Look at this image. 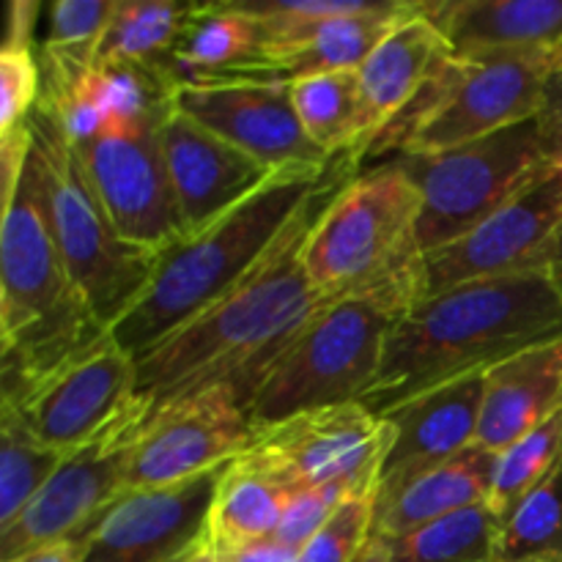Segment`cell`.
Wrapping results in <instances>:
<instances>
[{
	"label": "cell",
	"mask_w": 562,
	"mask_h": 562,
	"mask_svg": "<svg viewBox=\"0 0 562 562\" xmlns=\"http://www.w3.org/2000/svg\"><path fill=\"white\" fill-rule=\"evenodd\" d=\"M562 338V300L549 274L481 280L426 296L395 322L362 406H395L483 376L510 357Z\"/></svg>",
	"instance_id": "cell-2"
},
{
	"label": "cell",
	"mask_w": 562,
	"mask_h": 562,
	"mask_svg": "<svg viewBox=\"0 0 562 562\" xmlns=\"http://www.w3.org/2000/svg\"><path fill=\"white\" fill-rule=\"evenodd\" d=\"M483 390L486 373L428 390L382 415L393 426V442L379 470L376 492L470 450L477 439Z\"/></svg>",
	"instance_id": "cell-19"
},
{
	"label": "cell",
	"mask_w": 562,
	"mask_h": 562,
	"mask_svg": "<svg viewBox=\"0 0 562 562\" xmlns=\"http://www.w3.org/2000/svg\"><path fill=\"white\" fill-rule=\"evenodd\" d=\"M420 190L393 159L351 176L302 241V269L327 302L376 296L412 311L426 296Z\"/></svg>",
	"instance_id": "cell-4"
},
{
	"label": "cell",
	"mask_w": 562,
	"mask_h": 562,
	"mask_svg": "<svg viewBox=\"0 0 562 562\" xmlns=\"http://www.w3.org/2000/svg\"><path fill=\"white\" fill-rule=\"evenodd\" d=\"M453 53L437 22L415 3V11L398 22L376 49L357 69L360 75V137L349 165L360 162L379 132L409 108L420 88L431 80L448 55Z\"/></svg>",
	"instance_id": "cell-20"
},
{
	"label": "cell",
	"mask_w": 562,
	"mask_h": 562,
	"mask_svg": "<svg viewBox=\"0 0 562 562\" xmlns=\"http://www.w3.org/2000/svg\"><path fill=\"white\" fill-rule=\"evenodd\" d=\"M344 162L324 170H280L261 190L168 247L140 300L110 327L121 349L143 355L245 280Z\"/></svg>",
	"instance_id": "cell-3"
},
{
	"label": "cell",
	"mask_w": 562,
	"mask_h": 562,
	"mask_svg": "<svg viewBox=\"0 0 562 562\" xmlns=\"http://www.w3.org/2000/svg\"><path fill=\"white\" fill-rule=\"evenodd\" d=\"M404 307L376 296L324 305L258 368L241 390L252 428L324 406L362 404Z\"/></svg>",
	"instance_id": "cell-6"
},
{
	"label": "cell",
	"mask_w": 562,
	"mask_h": 562,
	"mask_svg": "<svg viewBox=\"0 0 562 562\" xmlns=\"http://www.w3.org/2000/svg\"><path fill=\"white\" fill-rule=\"evenodd\" d=\"M64 459L66 453L42 442L16 412L0 406V527L47 486Z\"/></svg>",
	"instance_id": "cell-30"
},
{
	"label": "cell",
	"mask_w": 562,
	"mask_h": 562,
	"mask_svg": "<svg viewBox=\"0 0 562 562\" xmlns=\"http://www.w3.org/2000/svg\"><path fill=\"white\" fill-rule=\"evenodd\" d=\"M258 53V22L231 3L192 5L170 53V82H206L250 64Z\"/></svg>",
	"instance_id": "cell-25"
},
{
	"label": "cell",
	"mask_w": 562,
	"mask_h": 562,
	"mask_svg": "<svg viewBox=\"0 0 562 562\" xmlns=\"http://www.w3.org/2000/svg\"><path fill=\"white\" fill-rule=\"evenodd\" d=\"M143 415L140 404L132 401L99 437L66 453L47 486L0 527V562L82 538L97 525L99 516L126 492V459Z\"/></svg>",
	"instance_id": "cell-11"
},
{
	"label": "cell",
	"mask_w": 562,
	"mask_h": 562,
	"mask_svg": "<svg viewBox=\"0 0 562 562\" xmlns=\"http://www.w3.org/2000/svg\"><path fill=\"white\" fill-rule=\"evenodd\" d=\"M168 110L170 104L146 119L110 124L86 146H77L88 179L121 236L159 256L187 236L159 146V126Z\"/></svg>",
	"instance_id": "cell-13"
},
{
	"label": "cell",
	"mask_w": 562,
	"mask_h": 562,
	"mask_svg": "<svg viewBox=\"0 0 562 562\" xmlns=\"http://www.w3.org/2000/svg\"><path fill=\"white\" fill-rule=\"evenodd\" d=\"M82 558H86V538H69L22 554L14 562H82Z\"/></svg>",
	"instance_id": "cell-37"
},
{
	"label": "cell",
	"mask_w": 562,
	"mask_h": 562,
	"mask_svg": "<svg viewBox=\"0 0 562 562\" xmlns=\"http://www.w3.org/2000/svg\"><path fill=\"white\" fill-rule=\"evenodd\" d=\"M376 492L355 494L346 499L333 519L296 554V562H355L373 536Z\"/></svg>",
	"instance_id": "cell-33"
},
{
	"label": "cell",
	"mask_w": 562,
	"mask_h": 562,
	"mask_svg": "<svg viewBox=\"0 0 562 562\" xmlns=\"http://www.w3.org/2000/svg\"><path fill=\"white\" fill-rule=\"evenodd\" d=\"M170 104L274 173L333 165V157L302 130L289 86L252 80L179 82L170 91Z\"/></svg>",
	"instance_id": "cell-16"
},
{
	"label": "cell",
	"mask_w": 562,
	"mask_h": 562,
	"mask_svg": "<svg viewBox=\"0 0 562 562\" xmlns=\"http://www.w3.org/2000/svg\"><path fill=\"white\" fill-rule=\"evenodd\" d=\"M499 519L486 503L390 541V562H494Z\"/></svg>",
	"instance_id": "cell-28"
},
{
	"label": "cell",
	"mask_w": 562,
	"mask_h": 562,
	"mask_svg": "<svg viewBox=\"0 0 562 562\" xmlns=\"http://www.w3.org/2000/svg\"><path fill=\"white\" fill-rule=\"evenodd\" d=\"M220 560L223 562H296V552H291L289 547H283V543L274 541V538H267V541L247 543V547L220 552Z\"/></svg>",
	"instance_id": "cell-36"
},
{
	"label": "cell",
	"mask_w": 562,
	"mask_h": 562,
	"mask_svg": "<svg viewBox=\"0 0 562 562\" xmlns=\"http://www.w3.org/2000/svg\"><path fill=\"white\" fill-rule=\"evenodd\" d=\"M355 562H390V541L371 536Z\"/></svg>",
	"instance_id": "cell-40"
},
{
	"label": "cell",
	"mask_w": 562,
	"mask_h": 562,
	"mask_svg": "<svg viewBox=\"0 0 562 562\" xmlns=\"http://www.w3.org/2000/svg\"><path fill=\"white\" fill-rule=\"evenodd\" d=\"M558 412H562V338L521 351L486 373L475 445L497 456Z\"/></svg>",
	"instance_id": "cell-23"
},
{
	"label": "cell",
	"mask_w": 562,
	"mask_h": 562,
	"mask_svg": "<svg viewBox=\"0 0 562 562\" xmlns=\"http://www.w3.org/2000/svg\"><path fill=\"white\" fill-rule=\"evenodd\" d=\"M104 333L55 245L31 151L0 228V393L36 382Z\"/></svg>",
	"instance_id": "cell-5"
},
{
	"label": "cell",
	"mask_w": 562,
	"mask_h": 562,
	"mask_svg": "<svg viewBox=\"0 0 562 562\" xmlns=\"http://www.w3.org/2000/svg\"><path fill=\"white\" fill-rule=\"evenodd\" d=\"M560 53H497L461 58L445 102L401 157H431L543 113Z\"/></svg>",
	"instance_id": "cell-15"
},
{
	"label": "cell",
	"mask_w": 562,
	"mask_h": 562,
	"mask_svg": "<svg viewBox=\"0 0 562 562\" xmlns=\"http://www.w3.org/2000/svg\"><path fill=\"white\" fill-rule=\"evenodd\" d=\"M349 497H355V494L335 486L300 488V492L291 494L283 516H280L274 541H280L283 547H289L291 552L300 554L302 549L313 541V536L333 519L335 510H338Z\"/></svg>",
	"instance_id": "cell-35"
},
{
	"label": "cell",
	"mask_w": 562,
	"mask_h": 562,
	"mask_svg": "<svg viewBox=\"0 0 562 562\" xmlns=\"http://www.w3.org/2000/svg\"><path fill=\"white\" fill-rule=\"evenodd\" d=\"M547 274H549V280H552L554 289H558V294H560V300H562V225H560L558 236H554V245H552V256H549Z\"/></svg>",
	"instance_id": "cell-41"
},
{
	"label": "cell",
	"mask_w": 562,
	"mask_h": 562,
	"mask_svg": "<svg viewBox=\"0 0 562 562\" xmlns=\"http://www.w3.org/2000/svg\"><path fill=\"white\" fill-rule=\"evenodd\" d=\"M31 132L55 245L82 300L110 329L148 289L159 252L121 236L88 179L77 146L38 104Z\"/></svg>",
	"instance_id": "cell-7"
},
{
	"label": "cell",
	"mask_w": 562,
	"mask_h": 562,
	"mask_svg": "<svg viewBox=\"0 0 562 562\" xmlns=\"http://www.w3.org/2000/svg\"><path fill=\"white\" fill-rule=\"evenodd\" d=\"M494 562H562V459L503 519Z\"/></svg>",
	"instance_id": "cell-29"
},
{
	"label": "cell",
	"mask_w": 562,
	"mask_h": 562,
	"mask_svg": "<svg viewBox=\"0 0 562 562\" xmlns=\"http://www.w3.org/2000/svg\"><path fill=\"white\" fill-rule=\"evenodd\" d=\"M135 357L108 329L36 382L0 393V406L16 412L49 448L71 453L99 437L135 401Z\"/></svg>",
	"instance_id": "cell-12"
},
{
	"label": "cell",
	"mask_w": 562,
	"mask_h": 562,
	"mask_svg": "<svg viewBox=\"0 0 562 562\" xmlns=\"http://www.w3.org/2000/svg\"><path fill=\"white\" fill-rule=\"evenodd\" d=\"M195 3L119 0L115 14L93 49L91 66H148L162 69L170 60L181 27Z\"/></svg>",
	"instance_id": "cell-26"
},
{
	"label": "cell",
	"mask_w": 562,
	"mask_h": 562,
	"mask_svg": "<svg viewBox=\"0 0 562 562\" xmlns=\"http://www.w3.org/2000/svg\"><path fill=\"white\" fill-rule=\"evenodd\" d=\"M554 86H558L560 91H562V49H560V55H558V75H554Z\"/></svg>",
	"instance_id": "cell-42"
},
{
	"label": "cell",
	"mask_w": 562,
	"mask_h": 562,
	"mask_svg": "<svg viewBox=\"0 0 562 562\" xmlns=\"http://www.w3.org/2000/svg\"><path fill=\"white\" fill-rule=\"evenodd\" d=\"M176 562H223V560H220V552L212 543V538H209V532H203L201 541H198L184 558H179Z\"/></svg>",
	"instance_id": "cell-39"
},
{
	"label": "cell",
	"mask_w": 562,
	"mask_h": 562,
	"mask_svg": "<svg viewBox=\"0 0 562 562\" xmlns=\"http://www.w3.org/2000/svg\"><path fill=\"white\" fill-rule=\"evenodd\" d=\"M562 459V412L497 453L486 505L505 519Z\"/></svg>",
	"instance_id": "cell-31"
},
{
	"label": "cell",
	"mask_w": 562,
	"mask_h": 562,
	"mask_svg": "<svg viewBox=\"0 0 562 562\" xmlns=\"http://www.w3.org/2000/svg\"><path fill=\"white\" fill-rule=\"evenodd\" d=\"M294 488L247 456L223 467L209 508L206 532L220 552L274 538Z\"/></svg>",
	"instance_id": "cell-24"
},
{
	"label": "cell",
	"mask_w": 562,
	"mask_h": 562,
	"mask_svg": "<svg viewBox=\"0 0 562 562\" xmlns=\"http://www.w3.org/2000/svg\"><path fill=\"white\" fill-rule=\"evenodd\" d=\"M393 426L362 404L324 406L252 428L245 453L294 492L335 486L349 494L376 492Z\"/></svg>",
	"instance_id": "cell-9"
},
{
	"label": "cell",
	"mask_w": 562,
	"mask_h": 562,
	"mask_svg": "<svg viewBox=\"0 0 562 562\" xmlns=\"http://www.w3.org/2000/svg\"><path fill=\"white\" fill-rule=\"evenodd\" d=\"M346 168L349 159L300 209L245 280L184 327L135 357V401L143 412L220 382L234 384L236 393H241L261 362L269 360L294 329L329 305L302 269V241L335 192L351 179H338Z\"/></svg>",
	"instance_id": "cell-1"
},
{
	"label": "cell",
	"mask_w": 562,
	"mask_h": 562,
	"mask_svg": "<svg viewBox=\"0 0 562 562\" xmlns=\"http://www.w3.org/2000/svg\"><path fill=\"white\" fill-rule=\"evenodd\" d=\"M494 461L497 456L481 445H472L470 450L442 464L428 467L395 486L376 492L373 536L398 541L445 516L483 505L492 492Z\"/></svg>",
	"instance_id": "cell-22"
},
{
	"label": "cell",
	"mask_w": 562,
	"mask_h": 562,
	"mask_svg": "<svg viewBox=\"0 0 562 562\" xmlns=\"http://www.w3.org/2000/svg\"><path fill=\"white\" fill-rule=\"evenodd\" d=\"M291 102L305 135L329 157H349L360 137V75L324 71L291 82Z\"/></svg>",
	"instance_id": "cell-27"
},
{
	"label": "cell",
	"mask_w": 562,
	"mask_h": 562,
	"mask_svg": "<svg viewBox=\"0 0 562 562\" xmlns=\"http://www.w3.org/2000/svg\"><path fill=\"white\" fill-rule=\"evenodd\" d=\"M423 11L459 58L562 49V0H445Z\"/></svg>",
	"instance_id": "cell-21"
},
{
	"label": "cell",
	"mask_w": 562,
	"mask_h": 562,
	"mask_svg": "<svg viewBox=\"0 0 562 562\" xmlns=\"http://www.w3.org/2000/svg\"><path fill=\"white\" fill-rule=\"evenodd\" d=\"M159 146L187 234L234 209L274 176L267 165L187 119L173 104L159 126Z\"/></svg>",
	"instance_id": "cell-18"
},
{
	"label": "cell",
	"mask_w": 562,
	"mask_h": 562,
	"mask_svg": "<svg viewBox=\"0 0 562 562\" xmlns=\"http://www.w3.org/2000/svg\"><path fill=\"white\" fill-rule=\"evenodd\" d=\"M119 0H55L47 9V36L42 53L91 64Z\"/></svg>",
	"instance_id": "cell-32"
},
{
	"label": "cell",
	"mask_w": 562,
	"mask_h": 562,
	"mask_svg": "<svg viewBox=\"0 0 562 562\" xmlns=\"http://www.w3.org/2000/svg\"><path fill=\"white\" fill-rule=\"evenodd\" d=\"M543 115L549 121V130L554 135V146H558V157L562 159V91L554 86L552 80V91H549V102L543 108Z\"/></svg>",
	"instance_id": "cell-38"
},
{
	"label": "cell",
	"mask_w": 562,
	"mask_h": 562,
	"mask_svg": "<svg viewBox=\"0 0 562 562\" xmlns=\"http://www.w3.org/2000/svg\"><path fill=\"white\" fill-rule=\"evenodd\" d=\"M42 99V60L33 44L3 42L0 47V137L31 121Z\"/></svg>",
	"instance_id": "cell-34"
},
{
	"label": "cell",
	"mask_w": 562,
	"mask_h": 562,
	"mask_svg": "<svg viewBox=\"0 0 562 562\" xmlns=\"http://www.w3.org/2000/svg\"><path fill=\"white\" fill-rule=\"evenodd\" d=\"M220 472L168 488L126 492L86 532L82 562H176L206 532Z\"/></svg>",
	"instance_id": "cell-17"
},
{
	"label": "cell",
	"mask_w": 562,
	"mask_h": 562,
	"mask_svg": "<svg viewBox=\"0 0 562 562\" xmlns=\"http://www.w3.org/2000/svg\"><path fill=\"white\" fill-rule=\"evenodd\" d=\"M250 437V415L234 384H209L165 401L137 423L126 459V492L179 486L223 470L245 453Z\"/></svg>",
	"instance_id": "cell-10"
},
{
	"label": "cell",
	"mask_w": 562,
	"mask_h": 562,
	"mask_svg": "<svg viewBox=\"0 0 562 562\" xmlns=\"http://www.w3.org/2000/svg\"><path fill=\"white\" fill-rule=\"evenodd\" d=\"M420 190L423 252L461 239L562 162L547 115L431 157H398Z\"/></svg>",
	"instance_id": "cell-8"
},
{
	"label": "cell",
	"mask_w": 562,
	"mask_h": 562,
	"mask_svg": "<svg viewBox=\"0 0 562 562\" xmlns=\"http://www.w3.org/2000/svg\"><path fill=\"white\" fill-rule=\"evenodd\" d=\"M560 225L562 162L470 234L426 252V296L481 280L547 274Z\"/></svg>",
	"instance_id": "cell-14"
}]
</instances>
